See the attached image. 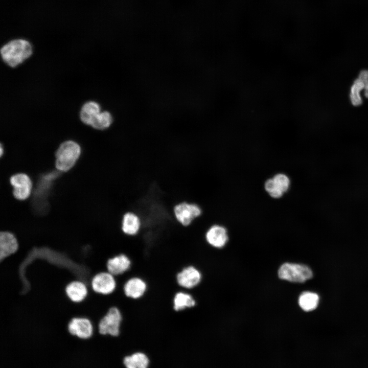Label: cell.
Masks as SVG:
<instances>
[{
  "mask_svg": "<svg viewBox=\"0 0 368 368\" xmlns=\"http://www.w3.org/2000/svg\"><path fill=\"white\" fill-rule=\"evenodd\" d=\"M123 319L122 312L119 308L115 306L110 308L99 322V333L102 335L118 337L121 332Z\"/></svg>",
  "mask_w": 368,
  "mask_h": 368,
  "instance_id": "cell-3",
  "label": "cell"
},
{
  "mask_svg": "<svg viewBox=\"0 0 368 368\" xmlns=\"http://www.w3.org/2000/svg\"><path fill=\"white\" fill-rule=\"evenodd\" d=\"M66 293L73 302L78 303L83 301L88 293V288L85 283L79 281L70 283L65 288Z\"/></svg>",
  "mask_w": 368,
  "mask_h": 368,
  "instance_id": "cell-16",
  "label": "cell"
},
{
  "mask_svg": "<svg viewBox=\"0 0 368 368\" xmlns=\"http://www.w3.org/2000/svg\"><path fill=\"white\" fill-rule=\"evenodd\" d=\"M142 221L138 214L133 211H127L122 216L121 229L122 233L129 237L137 235L141 231Z\"/></svg>",
  "mask_w": 368,
  "mask_h": 368,
  "instance_id": "cell-12",
  "label": "cell"
},
{
  "mask_svg": "<svg viewBox=\"0 0 368 368\" xmlns=\"http://www.w3.org/2000/svg\"><path fill=\"white\" fill-rule=\"evenodd\" d=\"M0 149H1V153H0L1 156H2L3 153V146L2 145H1Z\"/></svg>",
  "mask_w": 368,
  "mask_h": 368,
  "instance_id": "cell-24",
  "label": "cell"
},
{
  "mask_svg": "<svg viewBox=\"0 0 368 368\" xmlns=\"http://www.w3.org/2000/svg\"><path fill=\"white\" fill-rule=\"evenodd\" d=\"M204 237L209 245L217 248L223 247L228 240L226 229L217 224L210 226L206 231Z\"/></svg>",
  "mask_w": 368,
  "mask_h": 368,
  "instance_id": "cell-13",
  "label": "cell"
},
{
  "mask_svg": "<svg viewBox=\"0 0 368 368\" xmlns=\"http://www.w3.org/2000/svg\"><path fill=\"white\" fill-rule=\"evenodd\" d=\"M123 363L126 368H148L149 359L142 352H136L124 358Z\"/></svg>",
  "mask_w": 368,
  "mask_h": 368,
  "instance_id": "cell-18",
  "label": "cell"
},
{
  "mask_svg": "<svg viewBox=\"0 0 368 368\" xmlns=\"http://www.w3.org/2000/svg\"><path fill=\"white\" fill-rule=\"evenodd\" d=\"M68 331L73 336L81 339L90 338L94 333L91 321L85 317H74L68 324Z\"/></svg>",
  "mask_w": 368,
  "mask_h": 368,
  "instance_id": "cell-11",
  "label": "cell"
},
{
  "mask_svg": "<svg viewBox=\"0 0 368 368\" xmlns=\"http://www.w3.org/2000/svg\"><path fill=\"white\" fill-rule=\"evenodd\" d=\"M112 123L111 114L108 111H101L93 121L91 126L97 130H104Z\"/></svg>",
  "mask_w": 368,
  "mask_h": 368,
  "instance_id": "cell-21",
  "label": "cell"
},
{
  "mask_svg": "<svg viewBox=\"0 0 368 368\" xmlns=\"http://www.w3.org/2000/svg\"><path fill=\"white\" fill-rule=\"evenodd\" d=\"M100 112L101 107L98 103L94 101L87 102L81 109L80 120L85 124L91 126L93 121Z\"/></svg>",
  "mask_w": 368,
  "mask_h": 368,
  "instance_id": "cell-17",
  "label": "cell"
},
{
  "mask_svg": "<svg viewBox=\"0 0 368 368\" xmlns=\"http://www.w3.org/2000/svg\"><path fill=\"white\" fill-rule=\"evenodd\" d=\"M176 282L183 290L191 291L197 288L202 281V273L197 266L190 264L182 267L176 274Z\"/></svg>",
  "mask_w": 368,
  "mask_h": 368,
  "instance_id": "cell-5",
  "label": "cell"
},
{
  "mask_svg": "<svg viewBox=\"0 0 368 368\" xmlns=\"http://www.w3.org/2000/svg\"><path fill=\"white\" fill-rule=\"evenodd\" d=\"M132 266L131 258L125 253H120L109 258L106 263L107 271L115 277L127 273Z\"/></svg>",
  "mask_w": 368,
  "mask_h": 368,
  "instance_id": "cell-10",
  "label": "cell"
},
{
  "mask_svg": "<svg viewBox=\"0 0 368 368\" xmlns=\"http://www.w3.org/2000/svg\"><path fill=\"white\" fill-rule=\"evenodd\" d=\"M363 88L364 86L362 80L359 78L356 79L351 87L350 94V99L353 105L359 106L362 104V100L360 92Z\"/></svg>",
  "mask_w": 368,
  "mask_h": 368,
  "instance_id": "cell-22",
  "label": "cell"
},
{
  "mask_svg": "<svg viewBox=\"0 0 368 368\" xmlns=\"http://www.w3.org/2000/svg\"><path fill=\"white\" fill-rule=\"evenodd\" d=\"M278 275L280 279L292 282L303 283L313 276L311 269L303 264L286 263L279 268Z\"/></svg>",
  "mask_w": 368,
  "mask_h": 368,
  "instance_id": "cell-6",
  "label": "cell"
},
{
  "mask_svg": "<svg viewBox=\"0 0 368 368\" xmlns=\"http://www.w3.org/2000/svg\"><path fill=\"white\" fill-rule=\"evenodd\" d=\"M273 181V190L272 196L274 198H279L289 189L290 179L285 174L279 173L272 178Z\"/></svg>",
  "mask_w": 368,
  "mask_h": 368,
  "instance_id": "cell-19",
  "label": "cell"
},
{
  "mask_svg": "<svg viewBox=\"0 0 368 368\" xmlns=\"http://www.w3.org/2000/svg\"><path fill=\"white\" fill-rule=\"evenodd\" d=\"M196 305L197 301L193 294L183 289L176 292L172 299L173 309L176 312L194 308Z\"/></svg>",
  "mask_w": 368,
  "mask_h": 368,
  "instance_id": "cell-14",
  "label": "cell"
},
{
  "mask_svg": "<svg viewBox=\"0 0 368 368\" xmlns=\"http://www.w3.org/2000/svg\"><path fill=\"white\" fill-rule=\"evenodd\" d=\"M148 284L142 277L132 275L126 279L122 286L124 295L132 300H139L146 294L148 290Z\"/></svg>",
  "mask_w": 368,
  "mask_h": 368,
  "instance_id": "cell-7",
  "label": "cell"
},
{
  "mask_svg": "<svg viewBox=\"0 0 368 368\" xmlns=\"http://www.w3.org/2000/svg\"><path fill=\"white\" fill-rule=\"evenodd\" d=\"M81 152V147L76 142L71 140L63 142L55 153L56 168L62 172L70 170L76 163Z\"/></svg>",
  "mask_w": 368,
  "mask_h": 368,
  "instance_id": "cell-2",
  "label": "cell"
},
{
  "mask_svg": "<svg viewBox=\"0 0 368 368\" xmlns=\"http://www.w3.org/2000/svg\"><path fill=\"white\" fill-rule=\"evenodd\" d=\"M173 214L175 219L179 224L188 227L200 217L202 209L196 203L182 201L173 206Z\"/></svg>",
  "mask_w": 368,
  "mask_h": 368,
  "instance_id": "cell-4",
  "label": "cell"
},
{
  "mask_svg": "<svg viewBox=\"0 0 368 368\" xmlns=\"http://www.w3.org/2000/svg\"><path fill=\"white\" fill-rule=\"evenodd\" d=\"M32 47L26 40H12L2 47L1 55L3 61L9 66L15 67L31 56Z\"/></svg>",
  "mask_w": 368,
  "mask_h": 368,
  "instance_id": "cell-1",
  "label": "cell"
},
{
  "mask_svg": "<svg viewBox=\"0 0 368 368\" xmlns=\"http://www.w3.org/2000/svg\"><path fill=\"white\" fill-rule=\"evenodd\" d=\"M319 297L317 294L306 291L303 292L298 298V304L300 307L305 311L314 310L317 307Z\"/></svg>",
  "mask_w": 368,
  "mask_h": 368,
  "instance_id": "cell-20",
  "label": "cell"
},
{
  "mask_svg": "<svg viewBox=\"0 0 368 368\" xmlns=\"http://www.w3.org/2000/svg\"><path fill=\"white\" fill-rule=\"evenodd\" d=\"M91 286L95 292L109 295L116 290L118 282L116 277L106 271L95 275L91 280Z\"/></svg>",
  "mask_w": 368,
  "mask_h": 368,
  "instance_id": "cell-8",
  "label": "cell"
},
{
  "mask_svg": "<svg viewBox=\"0 0 368 368\" xmlns=\"http://www.w3.org/2000/svg\"><path fill=\"white\" fill-rule=\"evenodd\" d=\"M18 248L17 239L12 233L0 232V260L13 255Z\"/></svg>",
  "mask_w": 368,
  "mask_h": 368,
  "instance_id": "cell-15",
  "label": "cell"
},
{
  "mask_svg": "<svg viewBox=\"0 0 368 368\" xmlns=\"http://www.w3.org/2000/svg\"><path fill=\"white\" fill-rule=\"evenodd\" d=\"M358 78L362 80L364 84V95L368 98V70L361 71L359 73Z\"/></svg>",
  "mask_w": 368,
  "mask_h": 368,
  "instance_id": "cell-23",
  "label": "cell"
},
{
  "mask_svg": "<svg viewBox=\"0 0 368 368\" xmlns=\"http://www.w3.org/2000/svg\"><path fill=\"white\" fill-rule=\"evenodd\" d=\"M10 182L13 187V194L15 198L24 200L30 196L32 183L30 177L25 173H17L10 178Z\"/></svg>",
  "mask_w": 368,
  "mask_h": 368,
  "instance_id": "cell-9",
  "label": "cell"
}]
</instances>
